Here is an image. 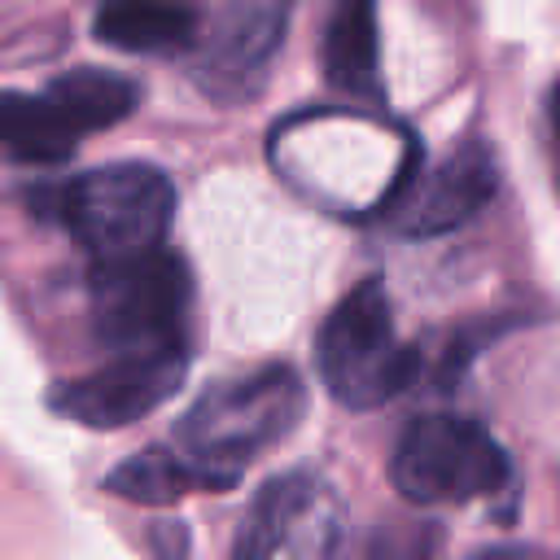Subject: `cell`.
<instances>
[{"label": "cell", "mask_w": 560, "mask_h": 560, "mask_svg": "<svg viewBox=\"0 0 560 560\" xmlns=\"http://www.w3.org/2000/svg\"><path fill=\"white\" fill-rule=\"evenodd\" d=\"M306 411L302 376L284 363L214 381L175 424V451L228 486L267 446L284 442Z\"/></svg>", "instance_id": "obj_1"}, {"label": "cell", "mask_w": 560, "mask_h": 560, "mask_svg": "<svg viewBox=\"0 0 560 560\" xmlns=\"http://www.w3.org/2000/svg\"><path fill=\"white\" fill-rule=\"evenodd\" d=\"M44 201H48V214L96 262H118V258L158 249L175 214L171 179L144 162L96 166L79 179L57 184Z\"/></svg>", "instance_id": "obj_2"}, {"label": "cell", "mask_w": 560, "mask_h": 560, "mask_svg": "<svg viewBox=\"0 0 560 560\" xmlns=\"http://www.w3.org/2000/svg\"><path fill=\"white\" fill-rule=\"evenodd\" d=\"M315 368L328 394L350 411H376L416 381L420 354L398 337L381 280L354 284L324 315L315 337Z\"/></svg>", "instance_id": "obj_3"}, {"label": "cell", "mask_w": 560, "mask_h": 560, "mask_svg": "<svg viewBox=\"0 0 560 560\" xmlns=\"http://www.w3.org/2000/svg\"><path fill=\"white\" fill-rule=\"evenodd\" d=\"M508 451L464 416H420L389 455V481L411 503H468L508 486Z\"/></svg>", "instance_id": "obj_4"}, {"label": "cell", "mask_w": 560, "mask_h": 560, "mask_svg": "<svg viewBox=\"0 0 560 560\" xmlns=\"http://www.w3.org/2000/svg\"><path fill=\"white\" fill-rule=\"evenodd\" d=\"M188 293H192L188 267L162 245L136 258L96 262V276H92L96 332L114 350H149V346L188 341L184 337Z\"/></svg>", "instance_id": "obj_5"}, {"label": "cell", "mask_w": 560, "mask_h": 560, "mask_svg": "<svg viewBox=\"0 0 560 560\" xmlns=\"http://www.w3.org/2000/svg\"><path fill=\"white\" fill-rule=\"evenodd\" d=\"M346 508L315 472L271 477L236 534V560H341Z\"/></svg>", "instance_id": "obj_6"}, {"label": "cell", "mask_w": 560, "mask_h": 560, "mask_svg": "<svg viewBox=\"0 0 560 560\" xmlns=\"http://www.w3.org/2000/svg\"><path fill=\"white\" fill-rule=\"evenodd\" d=\"M188 372V341L149 346V350H118L105 368L66 381L48 394V407L88 429H122L158 411Z\"/></svg>", "instance_id": "obj_7"}, {"label": "cell", "mask_w": 560, "mask_h": 560, "mask_svg": "<svg viewBox=\"0 0 560 560\" xmlns=\"http://www.w3.org/2000/svg\"><path fill=\"white\" fill-rule=\"evenodd\" d=\"M284 35L280 0H223L192 39V74L219 101H245L262 88Z\"/></svg>", "instance_id": "obj_8"}, {"label": "cell", "mask_w": 560, "mask_h": 560, "mask_svg": "<svg viewBox=\"0 0 560 560\" xmlns=\"http://www.w3.org/2000/svg\"><path fill=\"white\" fill-rule=\"evenodd\" d=\"M499 188V166L481 140L459 144L433 171L411 175L389 210L402 236H442L464 228Z\"/></svg>", "instance_id": "obj_9"}, {"label": "cell", "mask_w": 560, "mask_h": 560, "mask_svg": "<svg viewBox=\"0 0 560 560\" xmlns=\"http://www.w3.org/2000/svg\"><path fill=\"white\" fill-rule=\"evenodd\" d=\"M324 79L354 101L381 105V35H376V0H337L324 26Z\"/></svg>", "instance_id": "obj_10"}, {"label": "cell", "mask_w": 560, "mask_h": 560, "mask_svg": "<svg viewBox=\"0 0 560 560\" xmlns=\"http://www.w3.org/2000/svg\"><path fill=\"white\" fill-rule=\"evenodd\" d=\"M197 9L184 0H105L96 39L122 52H184L197 39Z\"/></svg>", "instance_id": "obj_11"}, {"label": "cell", "mask_w": 560, "mask_h": 560, "mask_svg": "<svg viewBox=\"0 0 560 560\" xmlns=\"http://www.w3.org/2000/svg\"><path fill=\"white\" fill-rule=\"evenodd\" d=\"M140 88L114 70H66L44 88V101L52 105L57 122L79 140L83 131H101L122 122L136 109Z\"/></svg>", "instance_id": "obj_12"}, {"label": "cell", "mask_w": 560, "mask_h": 560, "mask_svg": "<svg viewBox=\"0 0 560 560\" xmlns=\"http://www.w3.org/2000/svg\"><path fill=\"white\" fill-rule=\"evenodd\" d=\"M105 490L109 494H122L131 503H144V508H162V503H175L184 494H197V490H228L223 477L206 472L201 464L184 459L175 446H149L131 459H122L109 477H105Z\"/></svg>", "instance_id": "obj_13"}, {"label": "cell", "mask_w": 560, "mask_h": 560, "mask_svg": "<svg viewBox=\"0 0 560 560\" xmlns=\"http://www.w3.org/2000/svg\"><path fill=\"white\" fill-rule=\"evenodd\" d=\"M74 136L57 122L52 105L39 96L0 92V162H61Z\"/></svg>", "instance_id": "obj_14"}, {"label": "cell", "mask_w": 560, "mask_h": 560, "mask_svg": "<svg viewBox=\"0 0 560 560\" xmlns=\"http://www.w3.org/2000/svg\"><path fill=\"white\" fill-rule=\"evenodd\" d=\"M481 560H542L538 551H525V547H503V551H486Z\"/></svg>", "instance_id": "obj_15"}, {"label": "cell", "mask_w": 560, "mask_h": 560, "mask_svg": "<svg viewBox=\"0 0 560 560\" xmlns=\"http://www.w3.org/2000/svg\"><path fill=\"white\" fill-rule=\"evenodd\" d=\"M551 127H556V149H560V88L551 96Z\"/></svg>", "instance_id": "obj_16"}]
</instances>
